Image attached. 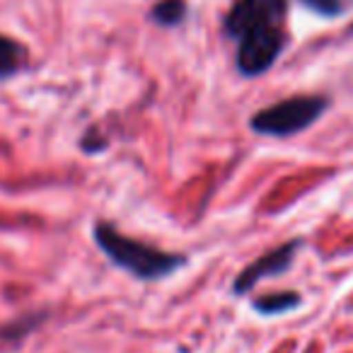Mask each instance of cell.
Segmentation results:
<instances>
[{"label":"cell","instance_id":"cell-1","mask_svg":"<svg viewBox=\"0 0 353 353\" xmlns=\"http://www.w3.org/2000/svg\"><path fill=\"white\" fill-rule=\"evenodd\" d=\"M94 240H97L99 250L119 269L128 271V274L141 281H160L165 276H172L184 264V259L179 254H167V252L155 250L150 245L131 240V237L121 235L109 223H97L94 225Z\"/></svg>","mask_w":353,"mask_h":353},{"label":"cell","instance_id":"cell-2","mask_svg":"<svg viewBox=\"0 0 353 353\" xmlns=\"http://www.w3.org/2000/svg\"><path fill=\"white\" fill-rule=\"evenodd\" d=\"M327 107L329 99L317 97V94L290 97L256 112L252 117V128L261 136H293V133L312 126Z\"/></svg>","mask_w":353,"mask_h":353},{"label":"cell","instance_id":"cell-3","mask_svg":"<svg viewBox=\"0 0 353 353\" xmlns=\"http://www.w3.org/2000/svg\"><path fill=\"white\" fill-rule=\"evenodd\" d=\"M288 15V0H240L225 17V32L232 39H245L259 30H281Z\"/></svg>","mask_w":353,"mask_h":353},{"label":"cell","instance_id":"cell-4","mask_svg":"<svg viewBox=\"0 0 353 353\" xmlns=\"http://www.w3.org/2000/svg\"><path fill=\"white\" fill-rule=\"evenodd\" d=\"M285 46V32L281 30H259L240 39L237 51V68L245 75H261L276 63Z\"/></svg>","mask_w":353,"mask_h":353},{"label":"cell","instance_id":"cell-5","mask_svg":"<svg viewBox=\"0 0 353 353\" xmlns=\"http://www.w3.org/2000/svg\"><path fill=\"white\" fill-rule=\"evenodd\" d=\"M298 247H300V240L285 242V245L271 250L269 254H264L256 261H252V264L235 279V283H232V293L245 295V293H250L259 281L271 279V276H279V274H283V271H288L290 264H293V256H295V252H298Z\"/></svg>","mask_w":353,"mask_h":353},{"label":"cell","instance_id":"cell-6","mask_svg":"<svg viewBox=\"0 0 353 353\" xmlns=\"http://www.w3.org/2000/svg\"><path fill=\"white\" fill-rule=\"evenodd\" d=\"M300 305V295L298 293H290V290H285V293H269V295H261V298L254 300V310L259 314H269V317H274V314H283V312H290V310H295Z\"/></svg>","mask_w":353,"mask_h":353},{"label":"cell","instance_id":"cell-7","mask_svg":"<svg viewBox=\"0 0 353 353\" xmlns=\"http://www.w3.org/2000/svg\"><path fill=\"white\" fill-rule=\"evenodd\" d=\"M25 63V49L17 41L0 34V78L17 73Z\"/></svg>","mask_w":353,"mask_h":353},{"label":"cell","instance_id":"cell-8","mask_svg":"<svg viewBox=\"0 0 353 353\" xmlns=\"http://www.w3.org/2000/svg\"><path fill=\"white\" fill-rule=\"evenodd\" d=\"M187 15V6L184 0H160L155 8H152V20L162 27H174L184 20Z\"/></svg>","mask_w":353,"mask_h":353},{"label":"cell","instance_id":"cell-9","mask_svg":"<svg viewBox=\"0 0 353 353\" xmlns=\"http://www.w3.org/2000/svg\"><path fill=\"white\" fill-rule=\"evenodd\" d=\"M300 3L322 17H336L341 12V0H300Z\"/></svg>","mask_w":353,"mask_h":353}]
</instances>
